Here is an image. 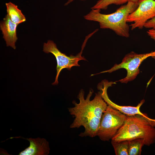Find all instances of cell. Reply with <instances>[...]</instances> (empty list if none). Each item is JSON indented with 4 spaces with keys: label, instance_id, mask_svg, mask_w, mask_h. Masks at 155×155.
<instances>
[{
    "label": "cell",
    "instance_id": "2e32d148",
    "mask_svg": "<svg viewBox=\"0 0 155 155\" xmlns=\"http://www.w3.org/2000/svg\"><path fill=\"white\" fill-rule=\"evenodd\" d=\"M148 35L155 41V30L150 29L147 32Z\"/></svg>",
    "mask_w": 155,
    "mask_h": 155
},
{
    "label": "cell",
    "instance_id": "6da1fadb",
    "mask_svg": "<svg viewBox=\"0 0 155 155\" xmlns=\"http://www.w3.org/2000/svg\"><path fill=\"white\" fill-rule=\"evenodd\" d=\"M93 93L92 90H90L85 99L84 91L81 90L78 97L79 102L73 101L74 106L68 108L70 114L75 117L70 127L78 128L82 126L84 128V131L79 135L81 137L97 136L102 115L108 106L100 92L96 93L94 98L90 100Z\"/></svg>",
    "mask_w": 155,
    "mask_h": 155
},
{
    "label": "cell",
    "instance_id": "d6986e66",
    "mask_svg": "<svg viewBox=\"0 0 155 155\" xmlns=\"http://www.w3.org/2000/svg\"></svg>",
    "mask_w": 155,
    "mask_h": 155
},
{
    "label": "cell",
    "instance_id": "5b68a950",
    "mask_svg": "<svg viewBox=\"0 0 155 155\" xmlns=\"http://www.w3.org/2000/svg\"><path fill=\"white\" fill-rule=\"evenodd\" d=\"M89 38L86 36L83 42L82 49L80 53L76 56L71 55L67 56L62 53L57 48L56 44L52 40H48L46 43H44L43 51L45 53H51L55 57L57 62L56 67L57 74L55 82L52 85H56L58 83V78L61 71L64 69L71 70L73 66H80L78 61L81 60H86V59L82 56L83 50L86 43Z\"/></svg>",
    "mask_w": 155,
    "mask_h": 155
},
{
    "label": "cell",
    "instance_id": "ba28073f",
    "mask_svg": "<svg viewBox=\"0 0 155 155\" xmlns=\"http://www.w3.org/2000/svg\"><path fill=\"white\" fill-rule=\"evenodd\" d=\"M113 84V82H108L106 80H104L98 85V87L99 89L100 90L102 98L108 105L127 116H131L140 115L146 117H148L146 114L143 113L140 111V107L145 102V100L144 99L142 100L136 106H120L111 100L108 96L107 90L108 87L111 86Z\"/></svg>",
    "mask_w": 155,
    "mask_h": 155
},
{
    "label": "cell",
    "instance_id": "30bf717a",
    "mask_svg": "<svg viewBox=\"0 0 155 155\" xmlns=\"http://www.w3.org/2000/svg\"><path fill=\"white\" fill-rule=\"evenodd\" d=\"M18 25L11 21L7 14L0 24L3 38L6 42L7 46H10L14 49H16L15 43L18 39L16 35Z\"/></svg>",
    "mask_w": 155,
    "mask_h": 155
},
{
    "label": "cell",
    "instance_id": "4fadbf2b",
    "mask_svg": "<svg viewBox=\"0 0 155 155\" xmlns=\"http://www.w3.org/2000/svg\"><path fill=\"white\" fill-rule=\"evenodd\" d=\"M129 140L111 141V144L116 155H129Z\"/></svg>",
    "mask_w": 155,
    "mask_h": 155
},
{
    "label": "cell",
    "instance_id": "3957f363",
    "mask_svg": "<svg viewBox=\"0 0 155 155\" xmlns=\"http://www.w3.org/2000/svg\"><path fill=\"white\" fill-rule=\"evenodd\" d=\"M142 138L145 145L155 143V119L140 115L128 116L123 125L111 139L115 141Z\"/></svg>",
    "mask_w": 155,
    "mask_h": 155
},
{
    "label": "cell",
    "instance_id": "52a82bcc",
    "mask_svg": "<svg viewBox=\"0 0 155 155\" xmlns=\"http://www.w3.org/2000/svg\"><path fill=\"white\" fill-rule=\"evenodd\" d=\"M155 18V0H142L140 2L137 9L128 16L127 22H133L130 25L133 30L142 29L146 23Z\"/></svg>",
    "mask_w": 155,
    "mask_h": 155
},
{
    "label": "cell",
    "instance_id": "7c38bea8",
    "mask_svg": "<svg viewBox=\"0 0 155 155\" xmlns=\"http://www.w3.org/2000/svg\"><path fill=\"white\" fill-rule=\"evenodd\" d=\"M144 145V140L142 138L129 140V155H140L142 147Z\"/></svg>",
    "mask_w": 155,
    "mask_h": 155
},
{
    "label": "cell",
    "instance_id": "8992f818",
    "mask_svg": "<svg viewBox=\"0 0 155 155\" xmlns=\"http://www.w3.org/2000/svg\"><path fill=\"white\" fill-rule=\"evenodd\" d=\"M155 56V51L150 53L138 54L131 52L126 55L119 64H115L109 69L100 73H111L119 69L124 68L127 71L126 77L119 81L122 83H127L134 80L140 72L139 67L142 62L149 57Z\"/></svg>",
    "mask_w": 155,
    "mask_h": 155
},
{
    "label": "cell",
    "instance_id": "e0dca14e",
    "mask_svg": "<svg viewBox=\"0 0 155 155\" xmlns=\"http://www.w3.org/2000/svg\"><path fill=\"white\" fill-rule=\"evenodd\" d=\"M75 0H68V1L65 3V5H67L69 4V3H71V2L73 1H74ZM80 1H84L86 0H79Z\"/></svg>",
    "mask_w": 155,
    "mask_h": 155
},
{
    "label": "cell",
    "instance_id": "7a4b0ae2",
    "mask_svg": "<svg viewBox=\"0 0 155 155\" xmlns=\"http://www.w3.org/2000/svg\"><path fill=\"white\" fill-rule=\"evenodd\" d=\"M139 3L128 1L115 12L109 14L100 13L99 9H92L84 16L86 20L98 22L102 29H108L118 35L125 38L129 36V26L127 19L129 14L137 7Z\"/></svg>",
    "mask_w": 155,
    "mask_h": 155
},
{
    "label": "cell",
    "instance_id": "277c9868",
    "mask_svg": "<svg viewBox=\"0 0 155 155\" xmlns=\"http://www.w3.org/2000/svg\"><path fill=\"white\" fill-rule=\"evenodd\" d=\"M127 115L109 105L103 113L97 136L103 141H108L115 135L124 124Z\"/></svg>",
    "mask_w": 155,
    "mask_h": 155
},
{
    "label": "cell",
    "instance_id": "5bb4252c",
    "mask_svg": "<svg viewBox=\"0 0 155 155\" xmlns=\"http://www.w3.org/2000/svg\"><path fill=\"white\" fill-rule=\"evenodd\" d=\"M127 2V0H98L91 9H106L111 5H121Z\"/></svg>",
    "mask_w": 155,
    "mask_h": 155
},
{
    "label": "cell",
    "instance_id": "8fae6325",
    "mask_svg": "<svg viewBox=\"0 0 155 155\" xmlns=\"http://www.w3.org/2000/svg\"><path fill=\"white\" fill-rule=\"evenodd\" d=\"M7 14L11 21L18 25L26 20L25 16L18 6L11 2L5 3Z\"/></svg>",
    "mask_w": 155,
    "mask_h": 155
},
{
    "label": "cell",
    "instance_id": "ac0fdd59",
    "mask_svg": "<svg viewBox=\"0 0 155 155\" xmlns=\"http://www.w3.org/2000/svg\"><path fill=\"white\" fill-rule=\"evenodd\" d=\"M142 0H127L128 1H131L134 3H139Z\"/></svg>",
    "mask_w": 155,
    "mask_h": 155
},
{
    "label": "cell",
    "instance_id": "9a60e30c",
    "mask_svg": "<svg viewBox=\"0 0 155 155\" xmlns=\"http://www.w3.org/2000/svg\"><path fill=\"white\" fill-rule=\"evenodd\" d=\"M144 27L146 28L155 30V18L147 21L145 24Z\"/></svg>",
    "mask_w": 155,
    "mask_h": 155
},
{
    "label": "cell",
    "instance_id": "9c48e42d",
    "mask_svg": "<svg viewBox=\"0 0 155 155\" xmlns=\"http://www.w3.org/2000/svg\"><path fill=\"white\" fill-rule=\"evenodd\" d=\"M30 142L29 146L20 152L19 155H47L50 149L49 142L43 138L38 137L26 139Z\"/></svg>",
    "mask_w": 155,
    "mask_h": 155
}]
</instances>
